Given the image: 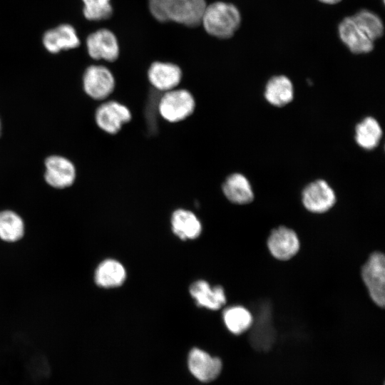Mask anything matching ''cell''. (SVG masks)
Returning <instances> with one entry per match:
<instances>
[{
  "instance_id": "7c38bea8",
  "label": "cell",
  "mask_w": 385,
  "mask_h": 385,
  "mask_svg": "<svg viewBox=\"0 0 385 385\" xmlns=\"http://www.w3.org/2000/svg\"><path fill=\"white\" fill-rule=\"evenodd\" d=\"M131 119L129 109L117 101H107L101 104L95 113L97 125L103 131L115 134L123 125Z\"/></svg>"
},
{
  "instance_id": "9c48e42d",
  "label": "cell",
  "mask_w": 385,
  "mask_h": 385,
  "mask_svg": "<svg viewBox=\"0 0 385 385\" xmlns=\"http://www.w3.org/2000/svg\"><path fill=\"white\" fill-rule=\"evenodd\" d=\"M88 56L93 60L115 61L119 55V45L115 34L109 29H100L86 39Z\"/></svg>"
},
{
  "instance_id": "ac0fdd59",
  "label": "cell",
  "mask_w": 385,
  "mask_h": 385,
  "mask_svg": "<svg viewBox=\"0 0 385 385\" xmlns=\"http://www.w3.org/2000/svg\"><path fill=\"white\" fill-rule=\"evenodd\" d=\"M127 277L124 265L115 259L101 262L95 270L96 284L102 288H116L123 284Z\"/></svg>"
},
{
  "instance_id": "4fadbf2b",
  "label": "cell",
  "mask_w": 385,
  "mask_h": 385,
  "mask_svg": "<svg viewBox=\"0 0 385 385\" xmlns=\"http://www.w3.org/2000/svg\"><path fill=\"white\" fill-rule=\"evenodd\" d=\"M188 364L190 373L202 382L215 380L220 375L222 368V363L220 358L212 356L197 347L190 350Z\"/></svg>"
},
{
  "instance_id": "7a4b0ae2",
  "label": "cell",
  "mask_w": 385,
  "mask_h": 385,
  "mask_svg": "<svg viewBox=\"0 0 385 385\" xmlns=\"http://www.w3.org/2000/svg\"><path fill=\"white\" fill-rule=\"evenodd\" d=\"M201 24L208 34L218 38H229L239 29L241 15L235 5L216 1L206 5Z\"/></svg>"
},
{
  "instance_id": "5bb4252c",
  "label": "cell",
  "mask_w": 385,
  "mask_h": 385,
  "mask_svg": "<svg viewBox=\"0 0 385 385\" xmlns=\"http://www.w3.org/2000/svg\"><path fill=\"white\" fill-rule=\"evenodd\" d=\"M189 293L197 306L216 311L226 304L227 296L221 285L212 286L204 279L193 282L189 287Z\"/></svg>"
},
{
  "instance_id": "8fae6325",
  "label": "cell",
  "mask_w": 385,
  "mask_h": 385,
  "mask_svg": "<svg viewBox=\"0 0 385 385\" xmlns=\"http://www.w3.org/2000/svg\"><path fill=\"white\" fill-rule=\"evenodd\" d=\"M302 201L308 211L322 214L329 210L336 202L333 189L324 180H315L307 185L302 191Z\"/></svg>"
},
{
  "instance_id": "277c9868",
  "label": "cell",
  "mask_w": 385,
  "mask_h": 385,
  "mask_svg": "<svg viewBox=\"0 0 385 385\" xmlns=\"http://www.w3.org/2000/svg\"><path fill=\"white\" fill-rule=\"evenodd\" d=\"M252 313L254 319L250 328V341L255 348L265 350L272 346L275 339L271 303L267 301L259 302Z\"/></svg>"
},
{
  "instance_id": "2e32d148",
  "label": "cell",
  "mask_w": 385,
  "mask_h": 385,
  "mask_svg": "<svg viewBox=\"0 0 385 385\" xmlns=\"http://www.w3.org/2000/svg\"><path fill=\"white\" fill-rule=\"evenodd\" d=\"M150 83L158 90L168 91L175 88L180 82V68L172 63L156 61L153 63L148 72Z\"/></svg>"
},
{
  "instance_id": "8992f818",
  "label": "cell",
  "mask_w": 385,
  "mask_h": 385,
  "mask_svg": "<svg viewBox=\"0 0 385 385\" xmlns=\"http://www.w3.org/2000/svg\"><path fill=\"white\" fill-rule=\"evenodd\" d=\"M159 112L169 122L175 123L190 115L195 109L192 94L184 89L166 91L159 102Z\"/></svg>"
},
{
  "instance_id": "ba28073f",
  "label": "cell",
  "mask_w": 385,
  "mask_h": 385,
  "mask_svg": "<svg viewBox=\"0 0 385 385\" xmlns=\"http://www.w3.org/2000/svg\"><path fill=\"white\" fill-rule=\"evenodd\" d=\"M300 246L297 233L284 225L273 229L267 239L269 252L279 261H287L294 257L299 252Z\"/></svg>"
},
{
  "instance_id": "52a82bcc",
  "label": "cell",
  "mask_w": 385,
  "mask_h": 385,
  "mask_svg": "<svg viewBox=\"0 0 385 385\" xmlns=\"http://www.w3.org/2000/svg\"><path fill=\"white\" fill-rule=\"evenodd\" d=\"M83 89L90 98L102 101L109 96L115 87V79L111 71L102 65H91L83 74Z\"/></svg>"
},
{
  "instance_id": "4316f807",
  "label": "cell",
  "mask_w": 385,
  "mask_h": 385,
  "mask_svg": "<svg viewBox=\"0 0 385 385\" xmlns=\"http://www.w3.org/2000/svg\"><path fill=\"white\" fill-rule=\"evenodd\" d=\"M1 132H2V122H1V119L0 118V136L1 135Z\"/></svg>"
},
{
  "instance_id": "5b68a950",
  "label": "cell",
  "mask_w": 385,
  "mask_h": 385,
  "mask_svg": "<svg viewBox=\"0 0 385 385\" xmlns=\"http://www.w3.org/2000/svg\"><path fill=\"white\" fill-rule=\"evenodd\" d=\"M43 165V178L50 187L65 189L75 183L76 168L68 158L58 154L50 155L45 158Z\"/></svg>"
},
{
  "instance_id": "6da1fadb",
  "label": "cell",
  "mask_w": 385,
  "mask_h": 385,
  "mask_svg": "<svg viewBox=\"0 0 385 385\" xmlns=\"http://www.w3.org/2000/svg\"><path fill=\"white\" fill-rule=\"evenodd\" d=\"M150 11L158 21H174L188 27L201 24L205 0H149Z\"/></svg>"
},
{
  "instance_id": "603a6c76",
  "label": "cell",
  "mask_w": 385,
  "mask_h": 385,
  "mask_svg": "<svg viewBox=\"0 0 385 385\" xmlns=\"http://www.w3.org/2000/svg\"><path fill=\"white\" fill-rule=\"evenodd\" d=\"M24 233L21 217L12 210L0 212V238L6 242L20 240Z\"/></svg>"
},
{
  "instance_id": "e0dca14e",
  "label": "cell",
  "mask_w": 385,
  "mask_h": 385,
  "mask_svg": "<svg viewBox=\"0 0 385 385\" xmlns=\"http://www.w3.org/2000/svg\"><path fill=\"white\" fill-rule=\"evenodd\" d=\"M173 234L181 240H193L202 233V225L198 217L185 209L175 210L170 219Z\"/></svg>"
},
{
  "instance_id": "3957f363",
  "label": "cell",
  "mask_w": 385,
  "mask_h": 385,
  "mask_svg": "<svg viewBox=\"0 0 385 385\" xmlns=\"http://www.w3.org/2000/svg\"><path fill=\"white\" fill-rule=\"evenodd\" d=\"M361 276L369 296L378 307L385 305V257L380 252H372L361 270Z\"/></svg>"
},
{
  "instance_id": "30bf717a",
  "label": "cell",
  "mask_w": 385,
  "mask_h": 385,
  "mask_svg": "<svg viewBox=\"0 0 385 385\" xmlns=\"http://www.w3.org/2000/svg\"><path fill=\"white\" fill-rule=\"evenodd\" d=\"M41 42L46 51L57 54L78 48L81 39L72 24L63 23L46 30L42 36Z\"/></svg>"
},
{
  "instance_id": "cb8c5ba5",
  "label": "cell",
  "mask_w": 385,
  "mask_h": 385,
  "mask_svg": "<svg viewBox=\"0 0 385 385\" xmlns=\"http://www.w3.org/2000/svg\"><path fill=\"white\" fill-rule=\"evenodd\" d=\"M356 24L374 42L384 34V24L381 18L372 11L363 9L352 16Z\"/></svg>"
},
{
  "instance_id": "7402d4cb",
  "label": "cell",
  "mask_w": 385,
  "mask_h": 385,
  "mask_svg": "<svg viewBox=\"0 0 385 385\" xmlns=\"http://www.w3.org/2000/svg\"><path fill=\"white\" fill-rule=\"evenodd\" d=\"M355 132L357 144L366 150L375 148L382 135L379 123L372 117H366L358 123Z\"/></svg>"
},
{
  "instance_id": "9a60e30c",
  "label": "cell",
  "mask_w": 385,
  "mask_h": 385,
  "mask_svg": "<svg viewBox=\"0 0 385 385\" xmlns=\"http://www.w3.org/2000/svg\"><path fill=\"white\" fill-rule=\"evenodd\" d=\"M339 35L349 51L355 54L371 52L374 43L356 24L352 16L345 17L339 25Z\"/></svg>"
},
{
  "instance_id": "d4e9b609",
  "label": "cell",
  "mask_w": 385,
  "mask_h": 385,
  "mask_svg": "<svg viewBox=\"0 0 385 385\" xmlns=\"http://www.w3.org/2000/svg\"><path fill=\"white\" fill-rule=\"evenodd\" d=\"M83 14L85 19L98 21L109 19L113 14L111 0H81Z\"/></svg>"
},
{
  "instance_id": "44dd1931",
  "label": "cell",
  "mask_w": 385,
  "mask_h": 385,
  "mask_svg": "<svg viewBox=\"0 0 385 385\" xmlns=\"http://www.w3.org/2000/svg\"><path fill=\"white\" fill-rule=\"evenodd\" d=\"M253 319V313L242 305L230 306L222 312L225 327L235 335H240L250 330Z\"/></svg>"
},
{
  "instance_id": "484cf974",
  "label": "cell",
  "mask_w": 385,
  "mask_h": 385,
  "mask_svg": "<svg viewBox=\"0 0 385 385\" xmlns=\"http://www.w3.org/2000/svg\"><path fill=\"white\" fill-rule=\"evenodd\" d=\"M319 1L327 4H335L340 2L342 0H319Z\"/></svg>"
},
{
  "instance_id": "ffe728a7",
  "label": "cell",
  "mask_w": 385,
  "mask_h": 385,
  "mask_svg": "<svg viewBox=\"0 0 385 385\" xmlns=\"http://www.w3.org/2000/svg\"><path fill=\"white\" fill-rule=\"evenodd\" d=\"M265 97L274 106L282 107L289 103L294 97L291 81L283 75L273 76L266 85Z\"/></svg>"
},
{
  "instance_id": "d6986e66",
  "label": "cell",
  "mask_w": 385,
  "mask_h": 385,
  "mask_svg": "<svg viewBox=\"0 0 385 385\" xmlns=\"http://www.w3.org/2000/svg\"><path fill=\"white\" fill-rule=\"evenodd\" d=\"M222 191L227 199L234 204L246 205L254 200L250 182L240 173L227 177L222 185Z\"/></svg>"
}]
</instances>
